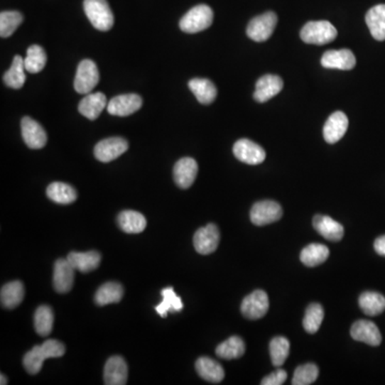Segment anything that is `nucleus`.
Listing matches in <instances>:
<instances>
[{
	"mask_svg": "<svg viewBox=\"0 0 385 385\" xmlns=\"http://www.w3.org/2000/svg\"><path fill=\"white\" fill-rule=\"evenodd\" d=\"M65 353V346L63 342L56 340H48L41 346H35L33 350L27 352L23 359V364L28 374H36L42 369L45 359L61 357Z\"/></svg>",
	"mask_w": 385,
	"mask_h": 385,
	"instance_id": "nucleus-1",
	"label": "nucleus"
},
{
	"mask_svg": "<svg viewBox=\"0 0 385 385\" xmlns=\"http://www.w3.org/2000/svg\"><path fill=\"white\" fill-rule=\"evenodd\" d=\"M84 11L95 29L109 31L113 28L115 18L107 0H85Z\"/></svg>",
	"mask_w": 385,
	"mask_h": 385,
	"instance_id": "nucleus-2",
	"label": "nucleus"
},
{
	"mask_svg": "<svg viewBox=\"0 0 385 385\" xmlns=\"http://www.w3.org/2000/svg\"><path fill=\"white\" fill-rule=\"evenodd\" d=\"M213 11L209 6L200 5L192 8L180 21L179 26L183 33H197L206 31L212 25Z\"/></svg>",
	"mask_w": 385,
	"mask_h": 385,
	"instance_id": "nucleus-3",
	"label": "nucleus"
},
{
	"mask_svg": "<svg viewBox=\"0 0 385 385\" xmlns=\"http://www.w3.org/2000/svg\"><path fill=\"white\" fill-rule=\"evenodd\" d=\"M300 36L305 43L325 45L336 39L337 31L327 21H315V22H308L302 28Z\"/></svg>",
	"mask_w": 385,
	"mask_h": 385,
	"instance_id": "nucleus-4",
	"label": "nucleus"
},
{
	"mask_svg": "<svg viewBox=\"0 0 385 385\" xmlns=\"http://www.w3.org/2000/svg\"><path fill=\"white\" fill-rule=\"evenodd\" d=\"M100 82L98 67L90 59H85L78 65L74 88L80 94H88Z\"/></svg>",
	"mask_w": 385,
	"mask_h": 385,
	"instance_id": "nucleus-5",
	"label": "nucleus"
},
{
	"mask_svg": "<svg viewBox=\"0 0 385 385\" xmlns=\"http://www.w3.org/2000/svg\"><path fill=\"white\" fill-rule=\"evenodd\" d=\"M277 25V16L269 11L261 16H256L249 22L246 33L249 39L256 42L266 41L272 36Z\"/></svg>",
	"mask_w": 385,
	"mask_h": 385,
	"instance_id": "nucleus-6",
	"label": "nucleus"
},
{
	"mask_svg": "<svg viewBox=\"0 0 385 385\" xmlns=\"http://www.w3.org/2000/svg\"><path fill=\"white\" fill-rule=\"evenodd\" d=\"M283 217L281 205L273 200H264L254 205L251 210V221L256 226H266L279 221Z\"/></svg>",
	"mask_w": 385,
	"mask_h": 385,
	"instance_id": "nucleus-7",
	"label": "nucleus"
},
{
	"mask_svg": "<svg viewBox=\"0 0 385 385\" xmlns=\"http://www.w3.org/2000/svg\"><path fill=\"white\" fill-rule=\"evenodd\" d=\"M269 306L270 304L266 291H256L244 298L241 304V313L249 320H257L266 316Z\"/></svg>",
	"mask_w": 385,
	"mask_h": 385,
	"instance_id": "nucleus-8",
	"label": "nucleus"
},
{
	"mask_svg": "<svg viewBox=\"0 0 385 385\" xmlns=\"http://www.w3.org/2000/svg\"><path fill=\"white\" fill-rule=\"evenodd\" d=\"M129 143L122 137H111L103 139L94 147V156L102 163H109L116 160L126 152Z\"/></svg>",
	"mask_w": 385,
	"mask_h": 385,
	"instance_id": "nucleus-9",
	"label": "nucleus"
},
{
	"mask_svg": "<svg viewBox=\"0 0 385 385\" xmlns=\"http://www.w3.org/2000/svg\"><path fill=\"white\" fill-rule=\"evenodd\" d=\"M219 230L215 224L200 228L194 236V247L202 255L215 253L219 244Z\"/></svg>",
	"mask_w": 385,
	"mask_h": 385,
	"instance_id": "nucleus-10",
	"label": "nucleus"
},
{
	"mask_svg": "<svg viewBox=\"0 0 385 385\" xmlns=\"http://www.w3.org/2000/svg\"><path fill=\"white\" fill-rule=\"evenodd\" d=\"M141 105H143L141 97L135 93H129V94L117 95L112 99L107 104V112L113 116L126 117L136 113L139 109H141Z\"/></svg>",
	"mask_w": 385,
	"mask_h": 385,
	"instance_id": "nucleus-11",
	"label": "nucleus"
},
{
	"mask_svg": "<svg viewBox=\"0 0 385 385\" xmlns=\"http://www.w3.org/2000/svg\"><path fill=\"white\" fill-rule=\"evenodd\" d=\"M234 154L239 161L249 165L261 164L266 160L264 148L249 139H239L234 145Z\"/></svg>",
	"mask_w": 385,
	"mask_h": 385,
	"instance_id": "nucleus-12",
	"label": "nucleus"
},
{
	"mask_svg": "<svg viewBox=\"0 0 385 385\" xmlns=\"http://www.w3.org/2000/svg\"><path fill=\"white\" fill-rule=\"evenodd\" d=\"M22 136L31 149H42L48 143V135L39 122L31 117H24L21 122Z\"/></svg>",
	"mask_w": 385,
	"mask_h": 385,
	"instance_id": "nucleus-13",
	"label": "nucleus"
},
{
	"mask_svg": "<svg viewBox=\"0 0 385 385\" xmlns=\"http://www.w3.org/2000/svg\"><path fill=\"white\" fill-rule=\"evenodd\" d=\"M198 165L194 158H180L173 167V180L181 188H188L197 177Z\"/></svg>",
	"mask_w": 385,
	"mask_h": 385,
	"instance_id": "nucleus-14",
	"label": "nucleus"
},
{
	"mask_svg": "<svg viewBox=\"0 0 385 385\" xmlns=\"http://www.w3.org/2000/svg\"><path fill=\"white\" fill-rule=\"evenodd\" d=\"M283 87V82L279 76L273 75V74L262 76L256 84L254 99L259 103L268 102L281 92Z\"/></svg>",
	"mask_w": 385,
	"mask_h": 385,
	"instance_id": "nucleus-15",
	"label": "nucleus"
},
{
	"mask_svg": "<svg viewBox=\"0 0 385 385\" xmlns=\"http://www.w3.org/2000/svg\"><path fill=\"white\" fill-rule=\"evenodd\" d=\"M74 271L75 269L67 259H58L55 262L53 283L57 293H67L71 291L74 283Z\"/></svg>",
	"mask_w": 385,
	"mask_h": 385,
	"instance_id": "nucleus-16",
	"label": "nucleus"
},
{
	"mask_svg": "<svg viewBox=\"0 0 385 385\" xmlns=\"http://www.w3.org/2000/svg\"><path fill=\"white\" fill-rule=\"evenodd\" d=\"M321 65L325 69L352 70L357 65L354 54L350 50H327L321 58Z\"/></svg>",
	"mask_w": 385,
	"mask_h": 385,
	"instance_id": "nucleus-17",
	"label": "nucleus"
},
{
	"mask_svg": "<svg viewBox=\"0 0 385 385\" xmlns=\"http://www.w3.org/2000/svg\"><path fill=\"white\" fill-rule=\"evenodd\" d=\"M349 120L346 114L342 112H335L327 118L323 128V136L329 143H335L346 134L348 130Z\"/></svg>",
	"mask_w": 385,
	"mask_h": 385,
	"instance_id": "nucleus-18",
	"label": "nucleus"
},
{
	"mask_svg": "<svg viewBox=\"0 0 385 385\" xmlns=\"http://www.w3.org/2000/svg\"><path fill=\"white\" fill-rule=\"evenodd\" d=\"M128 380V365L124 357L114 355L107 359L104 367V383L107 385H124Z\"/></svg>",
	"mask_w": 385,
	"mask_h": 385,
	"instance_id": "nucleus-19",
	"label": "nucleus"
},
{
	"mask_svg": "<svg viewBox=\"0 0 385 385\" xmlns=\"http://www.w3.org/2000/svg\"><path fill=\"white\" fill-rule=\"evenodd\" d=\"M353 340L376 347L382 342V336L378 327L372 321L359 320L353 323L350 331Z\"/></svg>",
	"mask_w": 385,
	"mask_h": 385,
	"instance_id": "nucleus-20",
	"label": "nucleus"
},
{
	"mask_svg": "<svg viewBox=\"0 0 385 385\" xmlns=\"http://www.w3.org/2000/svg\"><path fill=\"white\" fill-rule=\"evenodd\" d=\"M107 107V100L104 93H88L80 101V105H78V111L84 117L88 118L89 120H95L100 117L101 113L104 111Z\"/></svg>",
	"mask_w": 385,
	"mask_h": 385,
	"instance_id": "nucleus-21",
	"label": "nucleus"
},
{
	"mask_svg": "<svg viewBox=\"0 0 385 385\" xmlns=\"http://www.w3.org/2000/svg\"><path fill=\"white\" fill-rule=\"evenodd\" d=\"M313 225L323 238L332 241V242H338L344 237L345 230L342 224L334 221L332 217H327V215H316V217H314Z\"/></svg>",
	"mask_w": 385,
	"mask_h": 385,
	"instance_id": "nucleus-22",
	"label": "nucleus"
},
{
	"mask_svg": "<svg viewBox=\"0 0 385 385\" xmlns=\"http://www.w3.org/2000/svg\"><path fill=\"white\" fill-rule=\"evenodd\" d=\"M67 259L75 270L82 273L94 271L101 264L100 253L95 251H86V253L71 251L67 255Z\"/></svg>",
	"mask_w": 385,
	"mask_h": 385,
	"instance_id": "nucleus-23",
	"label": "nucleus"
},
{
	"mask_svg": "<svg viewBox=\"0 0 385 385\" xmlns=\"http://www.w3.org/2000/svg\"><path fill=\"white\" fill-rule=\"evenodd\" d=\"M188 88L202 104H211L217 99V87L207 78H192L188 82Z\"/></svg>",
	"mask_w": 385,
	"mask_h": 385,
	"instance_id": "nucleus-24",
	"label": "nucleus"
},
{
	"mask_svg": "<svg viewBox=\"0 0 385 385\" xmlns=\"http://www.w3.org/2000/svg\"><path fill=\"white\" fill-rule=\"evenodd\" d=\"M25 291L22 281H14L6 283L0 291V301L4 308L13 310L24 300Z\"/></svg>",
	"mask_w": 385,
	"mask_h": 385,
	"instance_id": "nucleus-25",
	"label": "nucleus"
},
{
	"mask_svg": "<svg viewBox=\"0 0 385 385\" xmlns=\"http://www.w3.org/2000/svg\"><path fill=\"white\" fill-rule=\"evenodd\" d=\"M195 367L198 374L208 382L219 383L225 378V372L221 364L210 357H200L196 361Z\"/></svg>",
	"mask_w": 385,
	"mask_h": 385,
	"instance_id": "nucleus-26",
	"label": "nucleus"
},
{
	"mask_svg": "<svg viewBox=\"0 0 385 385\" xmlns=\"http://www.w3.org/2000/svg\"><path fill=\"white\" fill-rule=\"evenodd\" d=\"M366 24L374 39L376 41L385 40V5L372 7L366 14Z\"/></svg>",
	"mask_w": 385,
	"mask_h": 385,
	"instance_id": "nucleus-27",
	"label": "nucleus"
},
{
	"mask_svg": "<svg viewBox=\"0 0 385 385\" xmlns=\"http://www.w3.org/2000/svg\"><path fill=\"white\" fill-rule=\"evenodd\" d=\"M119 227L126 234H141L146 229L147 221L141 213L137 211L126 210L118 215Z\"/></svg>",
	"mask_w": 385,
	"mask_h": 385,
	"instance_id": "nucleus-28",
	"label": "nucleus"
},
{
	"mask_svg": "<svg viewBox=\"0 0 385 385\" xmlns=\"http://www.w3.org/2000/svg\"><path fill=\"white\" fill-rule=\"evenodd\" d=\"M46 195L56 204L69 205L75 202L77 192L75 188L63 182H53L46 190Z\"/></svg>",
	"mask_w": 385,
	"mask_h": 385,
	"instance_id": "nucleus-29",
	"label": "nucleus"
},
{
	"mask_svg": "<svg viewBox=\"0 0 385 385\" xmlns=\"http://www.w3.org/2000/svg\"><path fill=\"white\" fill-rule=\"evenodd\" d=\"M124 287L119 283L109 281L104 283L99 288L98 291L95 293V303L100 306L107 305V304L119 303L124 297Z\"/></svg>",
	"mask_w": 385,
	"mask_h": 385,
	"instance_id": "nucleus-30",
	"label": "nucleus"
},
{
	"mask_svg": "<svg viewBox=\"0 0 385 385\" xmlns=\"http://www.w3.org/2000/svg\"><path fill=\"white\" fill-rule=\"evenodd\" d=\"M329 256L330 251L327 246L319 244V243H313L302 249L300 259L306 266L313 268V266L323 264L329 258Z\"/></svg>",
	"mask_w": 385,
	"mask_h": 385,
	"instance_id": "nucleus-31",
	"label": "nucleus"
},
{
	"mask_svg": "<svg viewBox=\"0 0 385 385\" xmlns=\"http://www.w3.org/2000/svg\"><path fill=\"white\" fill-rule=\"evenodd\" d=\"M359 308L368 316H376L385 310V298L381 293L366 291L359 299Z\"/></svg>",
	"mask_w": 385,
	"mask_h": 385,
	"instance_id": "nucleus-32",
	"label": "nucleus"
},
{
	"mask_svg": "<svg viewBox=\"0 0 385 385\" xmlns=\"http://www.w3.org/2000/svg\"><path fill=\"white\" fill-rule=\"evenodd\" d=\"M25 71L26 69H25L24 59L20 55H16L11 67L4 75V82L10 88L21 89L24 86L25 80H26Z\"/></svg>",
	"mask_w": 385,
	"mask_h": 385,
	"instance_id": "nucleus-33",
	"label": "nucleus"
},
{
	"mask_svg": "<svg viewBox=\"0 0 385 385\" xmlns=\"http://www.w3.org/2000/svg\"><path fill=\"white\" fill-rule=\"evenodd\" d=\"M217 357L224 359H234L242 357L245 353V344L242 338L239 336H232L225 342L217 346Z\"/></svg>",
	"mask_w": 385,
	"mask_h": 385,
	"instance_id": "nucleus-34",
	"label": "nucleus"
},
{
	"mask_svg": "<svg viewBox=\"0 0 385 385\" xmlns=\"http://www.w3.org/2000/svg\"><path fill=\"white\" fill-rule=\"evenodd\" d=\"M161 295H162L163 301L156 306V310L163 318L167 317L168 312H181L183 310L182 300L175 295L173 287L165 288L161 291Z\"/></svg>",
	"mask_w": 385,
	"mask_h": 385,
	"instance_id": "nucleus-35",
	"label": "nucleus"
},
{
	"mask_svg": "<svg viewBox=\"0 0 385 385\" xmlns=\"http://www.w3.org/2000/svg\"><path fill=\"white\" fill-rule=\"evenodd\" d=\"M36 332L42 337H46L52 333L53 325H54V313L52 308L48 305L39 306L36 310L35 318Z\"/></svg>",
	"mask_w": 385,
	"mask_h": 385,
	"instance_id": "nucleus-36",
	"label": "nucleus"
},
{
	"mask_svg": "<svg viewBox=\"0 0 385 385\" xmlns=\"http://www.w3.org/2000/svg\"><path fill=\"white\" fill-rule=\"evenodd\" d=\"M48 56L45 50L40 45L29 46L27 50L26 58L24 59L25 69L29 73H39L45 67Z\"/></svg>",
	"mask_w": 385,
	"mask_h": 385,
	"instance_id": "nucleus-37",
	"label": "nucleus"
},
{
	"mask_svg": "<svg viewBox=\"0 0 385 385\" xmlns=\"http://www.w3.org/2000/svg\"><path fill=\"white\" fill-rule=\"evenodd\" d=\"M291 351V342L283 336L273 338L270 342V354L273 365L281 367L283 365Z\"/></svg>",
	"mask_w": 385,
	"mask_h": 385,
	"instance_id": "nucleus-38",
	"label": "nucleus"
},
{
	"mask_svg": "<svg viewBox=\"0 0 385 385\" xmlns=\"http://www.w3.org/2000/svg\"><path fill=\"white\" fill-rule=\"evenodd\" d=\"M323 318H325V310H323L322 306L318 303L310 304L306 310L305 317H304V329L308 333H317L320 329Z\"/></svg>",
	"mask_w": 385,
	"mask_h": 385,
	"instance_id": "nucleus-39",
	"label": "nucleus"
},
{
	"mask_svg": "<svg viewBox=\"0 0 385 385\" xmlns=\"http://www.w3.org/2000/svg\"><path fill=\"white\" fill-rule=\"evenodd\" d=\"M23 23V16L18 11H3L0 13V36L9 38Z\"/></svg>",
	"mask_w": 385,
	"mask_h": 385,
	"instance_id": "nucleus-40",
	"label": "nucleus"
},
{
	"mask_svg": "<svg viewBox=\"0 0 385 385\" xmlns=\"http://www.w3.org/2000/svg\"><path fill=\"white\" fill-rule=\"evenodd\" d=\"M319 376V369L315 364H305L299 366L293 374V385H310L317 380Z\"/></svg>",
	"mask_w": 385,
	"mask_h": 385,
	"instance_id": "nucleus-41",
	"label": "nucleus"
},
{
	"mask_svg": "<svg viewBox=\"0 0 385 385\" xmlns=\"http://www.w3.org/2000/svg\"><path fill=\"white\" fill-rule=\"evenodd\" d=\"M287 380V372L285 370L278 368L275 372H271L269 376L262 379V385H281Z\"/></svg>",
	"mask_w": 385,
	"mask_h": 385,
	"instance_id": "nucleus-42",
	"label": "nucleus"
},
{
	"mask_svg": "<svg viewBox=\"0 0 385 385\" xmlns=\"http://www.w3.org/2000/svg\"><path fill=\"white\" fill-rule=\"evenodd\" d=\"M374 251L379 254V255L384 256L385 257V236L379 237L376 241H374Z\"/></svg>",
	"mask_w": 385,
	"mask_h": 385,
	"instance_id": "nucleus-43",
	"label": "nucleus"
},
{
	"mask_svg": "<svg viewBox=\"0 0 385 385\" xmlns=\"http://www.w3.org/2000/svg\"><path fill=\"white\" fill-rule=\"evenodd\" d=\"M0 378H1V382H0V384L1 385H6L8 383L7 378H6L5 376H4V374H0Z\"/></svg>",
	"mask_w": 385,
	"mask_h": 385,
	"instance_id": "nucleus-44",
	"label": "nucleus"
}]
</instances>
